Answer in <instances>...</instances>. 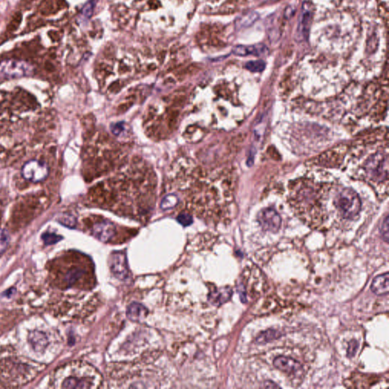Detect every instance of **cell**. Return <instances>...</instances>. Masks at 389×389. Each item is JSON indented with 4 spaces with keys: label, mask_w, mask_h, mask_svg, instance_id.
<instances>
[{
    "label": "cell",
    "mask_w": 389,
    "mask_h": 389,
    "mask_svg": "<svg viewBox=\"0 0 389 389\" xmlns=\"http://www.w3.org/2000/svg\"><path fill=\"white\" fill-rule=\"evenodd\" d=\"M68 371L62 381V389H99L102 384V375L89 363H74Z\"/></svg>",
    "instance_id": "6da1fadb"
},
{
    "label": "cell",
    "mask_w": 389,
    "mask_h": 389,
    "mask_svg": "<svg viewBox=\"0 0 389 389\" xmlns=\"http://www.w3.org/2000/svg\"><path fill=\"white\" fill-rule=\"evenodd\" d=\"M334 205L343 218L353 220L359 215L361 201L354 190L351 188H342L334 197Z\"/></svg>",
    "instance_id": "7a4b0ae2"
},
{
    "label": "cell",
    "mask_w": 389,
    "mask_h": 389,
    "mask_svg": "<svg viewBox=\"0 0 389 389\" xmlns=\"http://www.w3.org/2000/svg\"><path fill=\"white\" fill-rule=\"evenodd\" d=\"M367 177L370 181L382 184L388 182V155L379 152L371 156L365 165Z\"/></svg>",
    "instance_id": "3957f363"
},
{
    "label": "cell",
    "mask_w": 389,
    "mask_h": 389,
    "mask_svg": "<svg viewBox=\"0 0 389 389\" xmlns=\"http://www.w3.org/2000/svg\"><path fill=\"white\" fill-rule=\"evenodd\" d=\"M35 73L31 63L21 59H5L0 62V76L7 79L30 76Z\"/></svg>",
    "instance_id": "277c9868"
},
{
    "label": "cell",
    "mask_w": 389,
    "mask_h": 389,
    "mask_svg": "<svg viewBox=\"0 0 389 389\" xmlns=\"http://www.w3.org/2000/svg\"><path fill=\"white\" fill-rule=\"evenodd\" d=\"M50 169L45 161L31 160L25 163L21 168V174L24 180L38 184L46 180L49 176Z\"/></svg>",
    "instance_id": "5b68a950"
},
{
    "label": "cell",
    "mask_w": 389,
    "mask_h": 389,
    "mask_svg": "<svg viewBox=\"0 0 389 389\" xmlns=\"http://www.w3.org/2000/svg\"><path fill=\"white\" fill-rule=\"evenodd\" d=\"M110 267L112 275L117 279L126 280L130 275L127 256L124 252H115L111 255Z\"/></svg>",
    "instance_id": "8992f818"
},
{
    "label": "cell",
    "mask_w": 389,
    "mask_h": 389,
    "mask_svg": "<svg viewBox=\"0 0 389 389\" xmlns=\"http://www.w3.org/2000/svg\"><path fill=\"white\" fill-rule=\"evenodd\" d=\"M313 15L311 4L310 2H304L302 6L300 17L298 22L297 31H296L299 40H305L308 39Z\"/></svg>",
    "instance_id": "52a82bcc"
},
{
    "label": "cell",
    "mask_w": 389,
    "mask_h": 389,
    "mask_svg": "<svg viewBox=\"0 0 389 389\" xmlns=\"http://www.w3.org/2000/svg\"><path fill=\"white\" fill-rule=\"evenodd\" d=\"M258 222L264 230L276 233L280 229L281 218L275 210L266 208L260 211L258 215Z\"/></svg>",
    "instance_id": "ba28073f"
},
{
    "label": "cell",
    "mask_w": 389,
    "mask_h": 389,
    "mask_svg": "<svg viewBox=\"0 0 389 389\" xmlns=\"http://www.w3.org/2000/svg\"><path fill=\"white\" fill-rule=\"evenodd\" d=\"M92 233L99 241L104 242H111L116 236V227L108 221L98 220L92 226Z\"/></svg>",
    "instance_id": "9c48e42d"
},
{
    "label": "cell",
    "mask_w": 389,
    "mask_h": 389,
    "mask_svg": "<svg viewBox=\"0 0 389 389\" xmlns=\"http://www.w3.org/2000/svg\"><path fill=\"white\" fill-rule=\"evenodd\" d=\"M274 366L282 372L291 375H296L303 371V367L297 360L288 356H278L274 360Z\"/></svg>",
    "instance_id": "30bf717a"
},
{
    "label": "cell",
    "mask_w": 389,
    "mask_h": 389,
    "mask_svg": "<svg viewBox=\"0 0 389 389\" xmlns=\"http://www.w3.org/2000/svg\"><path fill=\"white\" fill-rule=\"evenodd\" d=\"M67 6L65 0H42L38 6V12L43 16H50L57 13Z\"/></svg>",
    "instance_id": "8fae6325"
},
{
    "label": "cell",
    "mask_w": 389,
    "mask_h": 389,
    "mask_svg": "<svg viewBox=\"0 0 389 389\" xmlns=\"http://www.w3.org/2000/svg\"><path fill=\"white\" fill-rule=\"evenodd\" d=\"M268 47L263 43H258L256 45L243 46L240 45L234 47L233 52L234 54L241 56L253 55L256 56L263 55L268 52Z\"/></svg>",
    "instance_id": "7c38bea8"
},
{
    "label": "cell",
    "mask_w": 389,
    "mask_h": 389,
    "mask_svg": "<svg viewBox=\"0 0 389 389\" xmlns=\"http://www.w3.org/2000/svg\"><path fill=\"white\" fill-rule=\"evenodd\" d=\"M371 291L379 296L386 295L389 291V275L388 272L374 278L371 284Z\"/></svg>",
    "instance_id": "4fadbf2b"
},
{
    "label": "cell",
    "mask_w": 389,
    "mask_h": 389,
    "mask_svg": "<svg viewBox=\"0 0 389 389\" xmlns=\"http://www.w3.org/2000/svg\"><path fill=\"white\" fill-rule=\"evenodd\" d=\"M147 309L139 303H131L127 309V316L133 322H141L147 317Z\"/></svg>",
    "instance_id": "5bb4252c"
},
{
    "label": "cell",
    "mask_w": 389,
    "mask_h": 389,
    "mask_svg": "<svg viewBox=\"0 0 389 389\" xmlns=\"http://www.w3.org/2000/svg\"><path fill=\"white\" fill-rule=\"evenodd\" d=\"M232 290L230 287H223L210 294L209 300L216 306L223 304L230 299L232 296Z\"/></svg>",
    "instance_id": "9a60e30c"
},
{
    "label": "cell",
    "mask_w": 389,
    "mask_h": 389,
    "mask_svg": "<svg viewBox=\"0 0 389 389\" xmlns=\"http://www.w3.org/2000/svg\"><path fill=\"white\" fill-rule=\"evenodd\" d=\"M29 341L35 351H42L46 348L47 344V339L45 334L41 332H32L29 335Z\"/></svg>",
    "instance_id": "2e32d148"
},
{
    "label": "cell",
    "mask_w": 389,
    "mask_h": 389,
    "mask_svg": "<svg viewBox=\"0 0 389 389\" xmlns=\"http://www.w3.org/2000/svg\"><path fill=\"white\" fill-rule=\"evenodd\" d=\"M21 21H22V15H21V12H16V13L12 16V19H11L9 24H8V32H9V33H13V32H15L18 28H19Z\"/></svg>",
    "instance_id": "e0dca14e"
},
{
    "label": "cell",
    "mask_w": 389,
    "mask_h": 389,
    "mask_svg": "<svg viewBox=\"0 0 389 389\" xmlns=\"http://www.w3.org/2000/svg\"><path fill=\"white\" fill-rule=\"evenodd\" d=\"M10 237L7 230L0 229V256L5 253L9 245Z\"/></svg>",
    "instance_id": "ac0fdd59"
},
{
    "label": "cell",
    "mask_w": 389,
    "mask_h": 389,
    "mask_svg": "<svg viewBox=\"0 0 389 389\" xmlns=\"http://www.w3.org/2000/svg\"><path fill=\"white\" fill-rule=\"evenodd\" d=\"M246 68L253 73H261L265 69V62L263 60L249 61L246 62Z\"/></svg>",
    "instance_id": "d6986e66"
},
{
    "label": "cell",
    "mask_w": 389,
    "mask_h": 389,
    "mask_svg": "<svg viewBox=\"0 0 389 389\" xmlns=\"http://www.w3.org/2000/svg\"><path fill=\"white\" fill-rule=\"evenodd\" d=\"M62 237L54 233H45L42 235V240L46 245H54L56 242H59Z\"/></svg>",
    "instance_id": "ffe728a7"
},
{
    "label": "cell",
    "mask_w": 389,
    "mask_h": 389,
    "mask_svg": "<svg viewBox=\"0 0 389 389\" xmlns=\"http://www.w3.org/2000/svg\"><path fill=\"white\" fill-rule=\"evenodd\" d=\"M382 237L384 240L385 242H389V217H386L384 222L382 223L380 229Z\"/></svg>",
    "instance_id": "44dd1931"
},
{
    "label": "cell",
    "mask_w": 389,
    "mask_h": 389,
    "mask_svg": "<svg viewBox=\"0 0 389 389\" xmlns=\"http://www.w3.org/2000/svg\"><path fill=\"white\" fill-rule=\"evenodd\" d=\"M276 335H278V334H277V332H275V331H272V334H269V331H267V332H265V333H264V334H261V335L258 337L257 341H258L259 343L268 342V341H270V337L275 338V336Z\"/></svg>",
    "instance_id": "7402d4cb"
},
{
    "label": "cell",
    "mask_w": 389,
    "mask_h": 389,
    "mask_svg": "<svg viewBox=\"0 0 389 389\" xmlns=\"http://www.w3.org/2000/svg\"><path fill=\"white\" fill-rule=\"evenodd\" d=\"M177 219H178L179 222L181 224L184 225V226H188V225L191 224L192 222L190 215L185 214V213H183L181 215H179Z\"/></svg>",
    "instance_id": "603a6c76"
},
{
    "label": "cell",
    "mask_w": 389,
    "mask_h": 389,
    "mask_svg": "<svg viewBox=\"0 0 389 389\" xmlns=\"http://www.w3.org/2000/svg\"><path fill=\"white\" fill-rule=\"evenodd\" d=\"M92 6H93V5H92V4L90 2V3L87 4V5H85V7L84 8L83 14L85 15V16H87V17H89V16L92 15Z\"/></svg>",
    "instance_id": "cb8c5ba5"
},
{
    "label": "cell",
    "mask_w": 389,
    "mask_h": 389,
    "mask_svg": "<svg viewBox=\"0 0 389 389\" xmlns=\"http://www.w3.org/2000/svg\"><path fill=\"white\" fill-rule=\"evenodd\" d=\"M15 293H16V289L15 288H11V289L8 290L7 291H5L3 294L7 297H11Z\"/></svg>",
    "instance_id": "d4e9b609"
}]
</instances>
